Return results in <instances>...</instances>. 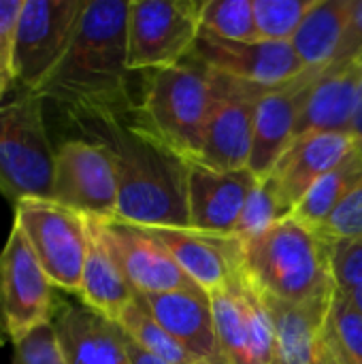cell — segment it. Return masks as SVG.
<instances>
[{"instance_id":"obj_1","label":"cell","mask_w":362,"mask_h":364,"mask_svg":"<svg viewBox=\"0 0 362 364\" xmlns=\"http://www.w3.org/2000/svg\"><path fill=\"white\" fill-rule=\"evenodd\" d=\"M130 0H87L79 26L41 96L75 119H119L137 107L128 66Z\"/></svg>"},{"instance_id":"obj_2","label":"cell","mask_w":362,"mask_h":364,"mask_svg":"<svg viewBox=\"0 0 362 364\" xmlns=\"http://www.w3.org/2000/svg\"><path fill=\"white\" fill-rule=\"evenodd\" d=\"M92 141L102 143L117 175V218L143 228H188L190 162L119 119H75Z\"/></svg>"},{"instance_id":"obj_3","label":"cell","mask_w":362,"mask_h":364,"mask_svg":"<svg viewBox=\"0 0 362 364\" xmlns=\"http://www.w3.org/2000/svg\"><path fill=\"white\" fill-rule=\"evenodd\" d=\"M239 273L267 299L312 303L333 296V245L292 215L258 237L239 241Z\"/></svg>"},{"instance_id":"obj_4","label":"cell","mask_w":362,"mask_h":364,"mask_svg":"<svg viewBox=\"0 0 362 364\" xmlns=\"http://www.w3.org/2000/svg\"><path fill=\"white\" fill-rule=\"evenodd\" d=\"M224 94V77L190 53L177 66L145 73L137 107L126 119L188 162H194L207 122Z\"/></svg>"},{"instance_id":"obj_5","label":"cell","mask_w":362,"mask_h":364,"mask_svg":"<svg viewBox=\"0 0 362 364\" xmlns=\"http://www.w3.org/2000/svg\"><path fill=\"white\" fill-rule=\"evenodd\" d=\"M55 147L45 124V98L19 92L0 107V194L13 205L51 200Z\"/></svg>"},{"instance_id":"obj_6","label":"cell","mask_w":362,"mask_h":364,"mask_svg":"<svg viewBox=\"0 0 362 364\" xmlns=\"http://www.w3.org/2000/svg\"><path fill=\"white\" fill-rule=\"evenodd\" d=\"M15 207L17 226L51 284L79 294L87 256V218L47 198H28Z\"/></svg>"},{"instance_id":"obj_7","label":"cell","mask_w":362,"mask_h":364,"mask_svg":"<svg viewBox=\"0 0 362 364\" xmlns=\"http://www.w3.org/2000/svg\"><path fill=\"white\" fill-rule=\"evenodd\" d=\"M203 2L196 0H130L128 66L151 73L177 66L201 36Z\"/></svg>"},{"instance_id":"obj_8","label":"cell","mask_w":362,"mask_h":364,"mask_svg":"<svg viewBox=\"0 0 362 364\" xmlns=\"http://www.w3.org/2000/svg\"><path fill=\"white\" fill-rule=\"evenodd\" d=\"M87 0H23L13 49V83L38 94L62 62Z\"/></svg>"},{"instance_id":"obj_9","label":"cell","mask_w":362,"mask_h":364,"mask_svg":"<svg viewBox=\"0 0 362 364\" xmlns=\"http://www.w3.org/2000/svg\"><path fill=\"white\" fill-rule=\"evenodd\" d=\"M58 296L23 232L13 226L0 250V346H15L38 324L51 322Z\"/></svg>"},{"instance_id":"obj_10","label":"cell","mask_w":362,"mask_h":364,"mask_svg":"<svg viewBox=\"0 0 362 364\" xmlns=\"http://www.w3.org/2000/svg\"><path fill=\"white\" fill-rule=\"evenodd\" d=\"M51 200L85 218H117V175L109 149L92 139H68L55 147Z\"/></svg>"},{"instance_id":"obj_11","label":"cell","mask_w":362,"mask_h":364,"mask_svg":"<svg viewBox=\"0 0 362 364\" xmlns=\"http://www.w3.org/2000/svg\"><path fill=\"white\" fill-rule=\"evenodd\" d=\"M218 343L228 364L273 363V324L260 294L237 273L230 286L211 292Z\"/></svg>"},{"instance_id":"obj_12","label":"cell","mask_w":362,"mask_h":364,"mask_svg":"<svg viewBox=\"0 0 362 364\" xmlns=\"http://www.w3.org/2000/svg\"><path fill=\"white\" fill-rule=\"evenodd\" d=\"M192 55L218 75L235 81L275 90L305 75L292 43L275 41H224L201 32Z\"/></svg>"},{"instance_id":"obj_13","label":"cell","mask_w":362,"mask_h":364,"mask_svg":"<svg viewBox=\"0 0 362 364\" xmlns=\"http://www.w3.org/2000/svg\"><path fill=\"white\" fill-rule=\"evenodd\" d=\"M90 220L137 294L145 296L175 290H201L179 269L164 245L145 228L119 220Z\"/></svg>"},{"instance_id":"obj_14","label":"cell","mask_w":362,"mask_h":364,"mask_svg":"<svg viewBox=\"0 0 362 364\" xmlns=\"http://www.w3.org/2000/svg\"><path fill=\"white\" fill-rule=\"evenodd\" d=\"M224 85L226 94L207 122L198 158L192 164L233 173L250 166L258 100L271 90L247 85L230 77H224Z\"/></svg>"},{"instance_id":"obj_15","label":"cell","mask_w":362,"mask_h":364,"mask_svg":"<svg viewBox=\"0 0 362 364\" xmlns=\"http://www.w3.org/2000/svg\"><path fill=\"white\" fill-rule=\"evenodd\" d=\"M256 183L258 179L250 168L222 173L190 162L188 228L205 235L233 237Z\"/></svg>"},{"instance_id":"obj_16","label":"cell","mask_w":362,"mask_h":364,"mask_svg":"<svg viewBox=\"0 0 362 364\" xmlns=\"http://www.w3.org/2000/svg\"><path fill=\"white\" fill-rule=\"evenodd\" d=\"M322 75L305 73L297 81L267 92L258 100L254 122V145L247 166L258 181L267 179L273 173L275 164L290 147L312 85Z\"/></svg>"},{"instance_id":"obj_17","label":"cell","mask_w":362,"mask_h":364,"mask_svg":"<svg viewBox=\"0 0 362 364\" xmlns=\"http://www.w3.org/2000/svg\"><path fill=\"white\" fill-rule=\"evenodd\" d=\"M151 318L196 360L228 364L222 356L211 299L203 290H175L164 294H137Z\"/></svg>"},{"instance_id":"obj_18","label":"cell","mask_w":362,"mask_h":364,"mask_svg":"<svg viewBox=\"0 0 362 364\" xmlns=\"http://www.w3.org/2000/svg\"><path fill=\"white\" fill-rule=\"evenodd\" d=\"M51 324L68 364H130L122 326L85 303L58 296Z\"/></svg>"},{"instance_id":"obj_19","label":"cell","mask_w":362,"mask_h":364,"mask_svg":"<svg viewBox=\"0 0 362 364\" xmlns=\"http://www.w3.org/2000/svg\"><path fill=\"white\" fill-rule=\"evenodd\" d=\"M356 141L352 132H314L292 139L269 175L286 207L294 211L303 196L352 151Z\"/></svg>"},{"instance_id":"obj_20","label":"cell","mask_w":362,"mask_h":364,"mask_svg":"<svg viewBox=\"0 0 362 364\" xmlns=\"http://www.w3.org/2000/svg\"><path fill=\"white\" fill-rule=\"evenodd\" d=\"M143 228V226H141ZM173 256L179 269L207 294L218 292L239 273V241L190 228H145Z\"/></svg>"},{"instance_id":"obj_21","label":"cell","mask_w":362,"mask_h":364,"mask_svg":"<svg viewBox=\"0 0 362 364\" xmlns=\"http://www.w3.org/2000/svg\"><path fill=\"white\" fill-rule=\"evenodd\" d=\"M333 296L299 305L260 296L273 324L271 364H320V343Z\"/></svg>"},{"instance_id":"obj_22","label":"cell","mask_w":362,"mask_h":364,"mask_svg":"<svg viewBox=\"0 0 362 364\" xmlns=\"http://www.w3.org/2000/svg\"><path fill=\"white\" fill-rule=\"evenodd\" d=\"M361 83L362 55L341 70H326L312 85L294 139L314 132H352L361 100Z\"/></svg>"},{"instance_id":"obj_23","label":"cell","mask_w":362,"mask_h":364,"mask_svg":"<svg viewBox=\"0 0 362 364\" xmlns=\"http://www.w3.org/2000/svg\"><path fill=\"white\" fill-rule=\"evenodd\" d=\"M79 301L96 309L105 318L117 322L126 307L134 301L137 292L122 273L117 260L100 239L94 222L87 218V256L79 288Z\"/></svg>"},{"instance_id":"obj_24","label":"cell","mask_w":362,"mask_h":364,"mask_svg":"<svg viewBox=\"0 0 362 364\" xmlns=\"http://www.w3.org/2000/svg\"><path fill=\"white\" fill-rule=\"evenodd\" d=\"M352 6L354 0H316L312 11L305 15L303 23L290 41L305 66V73L324 75V70L331 66L348 26Z\"/></svg>"},{"instance_id":"obj_25","label":"cell","mask_w":362,"mask_h":364,"mask_svg":"<svg viewBox=\"0 0 362 364\" xmlns=\"http://www.w3.org/2000/svg\"><path fill=\"white\" fill-rule=\"evenodd\" d=\"M362 183V139L356 141L352 151L329 171L297 205L292 218L314 230H318L326 218L335 211V207Z\"/></svg>"},{"instance_id":"obj_26","label":"cell","mask_w":362,"mask_h":364,"mask_svg":"<svg viewBox=\"0 0 362 364\" xmlns=\"http://www.w3.org/2000/svg\"><path fill=\"white\" fill-rule=\"evenodd\" d=\"M117 324L139 348L151 356L169 364H196V360L151 318L139 296H134V301L126 307Z\"/></svg>"},{"instance_id":"obj_27","label":"cell","mask_w":362,"mask_h":364,"mask_svg":"<svg viewBox=\"0 0 362 364\" xmlns=\"http://www.w3.org/2000/svg\"><path fill=\"white\" fill-rule=\"evenodd\" d=\"M201 32L224 41H260L254 19V0H207L201 13Z\"/></svg>"},{"instance_id":"obj_28","label":"cell","mask_w":362,"mask_h":364,"mask_svg":"<svg viewBox=\"0 0 362 364\" xmlns=\"http://www.w3.org/2000/svg\"><path fill=\"white\" fill-rule=\"evenodd\" d=\"M290 215H292L290 207H286V203L280 198L273 181L267 177V179L258 181L256 188L252 190V194L247 196L233 237L237 241L258 237L260 232L269 230L271 226H275L277 222H282Z\"/></svg>"},{"instance_id":"obj_29","label":"cell","mask_w":362,"mask_h":364,"mask_svg":"<svg viewBox=\"0 0 362 364\" xmlns=\"http://www.w3.org/2000/svg\"><path fill=\"white\" fill-rule=\"evenodd\" d=\"M316 0H254L260 41L290 43Z\"/></svg>"},{"instance_id":"obj_30","label":"cell","mask_w":362,"mask_h":364,"mask_svg":"<svg viewBox=\"0 0 362 364\" xmlns=\"http://www.w3.org/2000/svg\"><path fill=\"white\" fill-rule=\"evenodd\" d=\"M326 328L348 364H362V314L341 290L333 296Z\"/></svg>"},{"instance_id":"obj_31","label":"cell","mask_w":362,"mask_h":364,"mask_svg":"<svg viewBox=\"0 0 362 364\" xmlns=\"http://www.w3.org/2000/svg\"><path fill=\"white\" fill-rule=\"evenodd\" d=\"M11 364H68L62 354L53 324L43 322L28 335H23L13 346Z\"/></svg>"},{"instance_id":"obj_32","label":"cell","mask_w":362,"mask_h":364,"mask_svg":"<svg viewBox=\"0 0 362 364\" xmlns=\"http://www.w3.org/2000/svg\"><path fill=\"white\" fill-rule=\"evenodd\" d=\"M318 232L331 243H346L362 237V183H358L326 218Z\"/></svg>"},{"instance_id":"obj_33","label":"cell","mask_w":362,"mask_h":364,"mask_svg":"<svg viewBox=\"0 0 362 364\" xmlns=\"http://www.w3.org/2000/svg\"><path fill=\"white\" fill-rule=\"evenodd\" d=\"M333 277L341 292L362 288V237L333 245Z\"/></svg>"},{"instance_id":"obj_34","label":"cell","mask_w":362,"mask_h":364,"mask_svg":"<svg viewBox=\"0 0 362 364\" xmlns=\"http://www.w3.org/2000/svg\"><path fill=\"white\" fill-rule=\"evenodd\" d=\"M362 55V0H354L348 26L344 30L339 49L331 62V66L326 70H341L346 66H350L352 62H356ZM324 70V73H326Z\"/></svg>"},{"instance_id":"obj_35","label":"cell","mask_w":362,"mask_h":364,"mask_svg":"<svg viewBox=\"0 0 362 364\" xmlns=\"http://www.w3.org/2000/svg\"><path fill=\"white\" fill-rule=\"evenodd\" d=\"M23 0H0V62L13 75V49Z\"/></svg>"},{"instance_id":"obj_36","label":"cell","mask_w":362,"mask_h":364,"mask_svg":"<svg viewBox=\"0 0 362 364\" xmlns=\"http://www.w3.org/2000/svg\"><path fill=\"white\" fill-rule=\"evenodd\" d=\"M126 352H128V360L130 364H169L156 356H151L149 352H145L143 348H139L128 335H126Z\"/></svg>"},{"instance_id":"obj_37","label":"cell","mask_w":362,"mask_h":364,"mask_svg":"<svg viewBox=\"0 0 362 364\" xmlns=\"http://www.w3.org/2000/svg\"><path fill=\"white\" fill-rule=\"evenodd\" d=\"M15 87V83H13V75L2 66V62H0V107L6 102V94L11 92Z\"/></svg>"},{"instance_id":"obj_38","label":"cell","mask_w":362,"mask_h":364,"mask_svg":"<svg viewBox=\"0 0 362 364\" xmlns=\"http://www.w3.org/2000/svg\"><path fill=\"white\" fill-rule=\"evenodd\" d=\"M352 134L356 139H362V83H361V100H358V111H356V117H354V124H352Z\"/></svg>"},{"instance_id":"obj_39","label":"cell","mask_w":362,"mask_h":364,"mask_svg":"<svg viewBox=\"0 0 362 364\" xmlns=\"http://www.w3.org/2000/svg\"><path fill=\"white\" fill-rule=\"evenodd\" d=\"M348 294V299L352 301V305L358 309L362 314V288H358V290H352V292H346Z\"/></svg>"},{"instance_id":"obj_40","label":"cell","mask_w":362,"mask_h":364,"mask_svg":"<svg viewBox=\"0 0 362 364\" xmlns=\"http://www.w3.org/2000/svg\"><path fill=\"white\" fill-rule=\"evenodd\" d=\"M196 364H205V363H196Z\"/></svg>"}]
</instances>
